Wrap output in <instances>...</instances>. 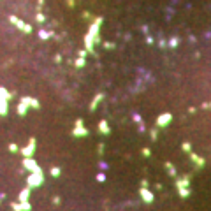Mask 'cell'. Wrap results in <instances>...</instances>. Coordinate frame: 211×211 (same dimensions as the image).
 I'll return each instance as SVG.
<instances>
[{
    "instance_id": "1",
    "label": "cell",
    "mask_w": 211,
    "mask_h": 211,
    "mask_svg": "<svg viewBox=\"0 0 211 211\" xmlns=\"http://www.w3.org/2000/svg\"><path fill=\"white\" fill-rule=\"evenodd\" d=\"M42 183V173L40 171H35L30 178H28V185L30 186H37V185H40Z\"/></svg>"
},
{
    "instance_id": "2",
    "label": "cell",
    "mask_w": 211,
    "mask_h": 211,
    "mask_svg": "<svg viewBox=\"0 0 211 211\" xmlns=\"http://www.w3.org/2000/svg\"><path fill=\"white\" fill-rule=\"evenodd\" d=\"M23 164H25V167L32 169V171H35V169H37V165H35V164H34L32 160H28V158H25V162H23Z\"/></svg>"
},
{
    "instance_id": "3",
    "label": "cell",
    "mask_w": 211,
    "mask_h": 211,
    "mask_svg": "<svg viewBox=\"0 0 211 211\" xmlns=\"http://www.w3.org/2000/svg\"><path fill=\"white\" fill-rule=\"evenodd\" d=\"M32 150H34V141L30 142V148H25V150H23V155H25V157L28 158V157L32 155Z\"/></svg>"
},
{
    "instance_id": "4",
    "label": "cell",
    "mask_w": 211,
    "mask_h": 211,
    "mask_svg": "<svg viewBox=\"0 0 211 211\" xmlns=\"http://www.w3.org/2000/svg\"><path fill=\"white\" fill-rule=\"evenodd\" d=\"M27 199H28V190H23V192L19 194V201L21 202H27Z\"/></svg>"
},
{
    "instance_id": "5",
    "label": "cell",
    "mask_w": 211,
    "mask_h": 211,
    "mask_svg": "<svg viewBox=\"0 0 211 211\" xmlns=\"http://www.w3.org/2000/svg\"><path fill=\"white\" fill-rule=\"evenodd\" d=\"M142 197H144V201H146V202H150V201L153 199V197H151V194H148L146 190H142Z\"/></svg>"
},
{
    "instance_id": "6",
    "label": "cell",
    "mask_w": 211,
    "mask_h": 211,
    "mask_svg": "<svg viewBox=\"0 0 211 211\" xmlns=\"http://www.w3.org/2000/svg\"><path fill=\"white\" fill-rule=\"evenodd\" d=\"M21 209H23V211H30V204L28 202H21Z\"/></svg>"
},
{
    "instance_id": "7",
    "label": "cell",
    "mask_w": 211,
    "mask_h": 211,
    "mask_svg": "<svg viewBox=\"0 0 211 211\" xmlns=\"http://www.w3.org/2000/svg\"><path fill=\"white\" fill-rule=\"evenodd\" d=\"M12 208H14L16 211H23V209H21V204H12Z\"/></svg>"
},
{
    "instance_id": "8",
    "label": "cell",
    "mask_w": 211,
    "mask_h": 211,
    "mask_svg": "<svg viewBox=\"0 0 211 211\" xmlns=\"http://www.w3.org/2000/svg\"><path fill=\"white\" fill-rule=\"evenodd\" d=\"M51 174H53V176H58L60 171H58V169H51Z\"/></svg>"
}]
</instances>
